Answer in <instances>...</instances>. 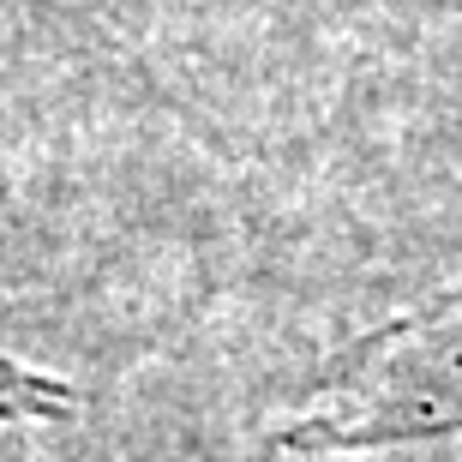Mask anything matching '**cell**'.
I'll use <instances>...</instances> for the list:
<instances>
[{"instance_id": "cell-1", "label": "cell", "mask_w": 462, "mask_h": 462, "mask_svg": "<svg viewBox=\"0 0 462 462\" xmlns=\"http://www.w3.org/2000/svg\"><path fill=\"white\" fill-rule=\"evenodd\" d=\"M72 409H79V396L67 378L0 355V420H67Z\"/></svg>"}]
</instances>
